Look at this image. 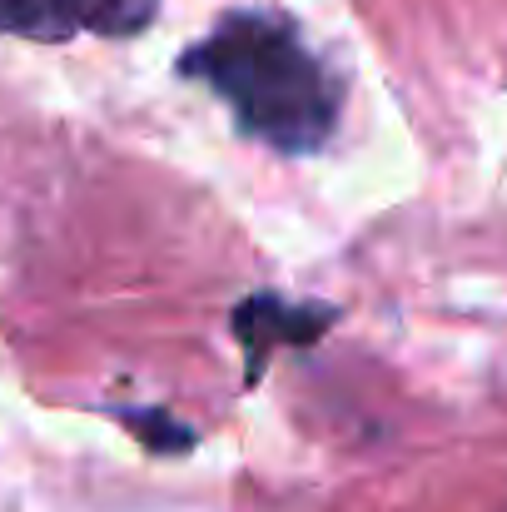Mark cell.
Here are the masks:
<instances>
[{
    "mask_svg": "<svg viewBox=\"0 0 507 512\" xmlns=\"http://www.w3.org/2000/svg\"><path fill=\"white\" fill-rule=\"evenodd\" d=\"M174 70L179 80L219 95L234 125L279 155L324 150L343 115V80L284 10L219 15L214 30L194 40Z\"/></svg>",
    "mask_w": 507,
    "mask_h": 512,
    "instance_id": "6da1fadb",
    "label": "cell"
},
{
    "mask_svg": "<svg viewBox=\"0 0 507 512\" xmlns=\"http://www.w3.org/2000/svg\"><path fill=\"white\" fill-rule=\"evenodd\" d=\"M165 0H0V35L65 45L80 35L135 40L155 25Z\"/></svg>",
    "mask_w": 507,
    "mask_h": 512,
    "instance_id": "7a4b0ae2",
    "label": "cell"
},
{
    "mask_svg": "<svg viewBox=\"0 0 507 512\" xmlns=\"http://www.w3.org/2000/svg\"><path fill=\"white\" fill-rule=\"evenodd\" d=\"M338 324L334 304L314 299H284V294H249L229 314V334L244 348V383L264 378V363L274 348H309Z\"/></svg>",
    "mask_w": 507,
    "mask_h": 512,
    "instance_id": "3957f363",
    "label": "cell"
},
{
    "mask_svg": "<svg viewBox=\"0 0 507 512\" xmlns=\"http://www.w3.org/2000/svg\"><path fill=\"white\" fill-rule=\"evenodd\" d=\"M125 428H130V438L140 443V448H150L155 458H174V453H189L194 443H199V433L189 428V423H179V418H169L165 408H130V403H120V408H110Z\"/></svg>",
    "mask_w": 507,
    "mask_h": 512,
    "instance_id": "277c9868",
    "label": "cell"
}]
</instances>
